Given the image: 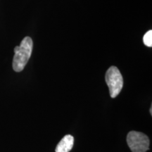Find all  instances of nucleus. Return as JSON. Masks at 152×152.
<instances>
[{
	"label": "nucleus",
	"mask_w": 152,
	"mask_h": 152,
	"mask_svg": "<svg viewBox=\"0 0 152 152\" xmlns=\"http://www.w3.org/2000/svg\"><path fill=\"white\" fill-rule=\"evenodd\" d=\"M33 42L30 37L23 38L20 46L14 48V56L13 58V69L16 72H20L24 69L28 64L32 52H33Z\"/></svg>",
	"instance_id": "nucleus-1"
},
{
	"label": "nucleus",
	"mask_w": 152,
	"mask_h": 152,
	"mask_svg": "<svg viewBox=\"0 0 152 152\" xmlns=\"http://www.w3.org/2000/svg\"><path fill=\"white\" fill-rule=\"evenodd\" d=\"M105 80L109 89L111 98H115L120 94L123 87V78L119 69L115 66H111L107 70Z\"/></svg>",
	"instance_id": "nucleus-2"
},
{
	"label": "nucleus",
	"mask_w": 152,
	"mask_h": 152,
	"mask_svg": "<svg viewBox=\"0 0 152 152\" xmlns=\"http://www.w3.org/2000/svg\"><path fill=\"white\" fill-rule=\"evenodd\" d=\"M127 143L132 152H147L149 149V139L144 133L130 131L127 135Z\"/></svg>",
	"instance_id": "nucleus-3"
},
{
	"label": "nucleus",
	"mask_w": 152,
	"mask_h": 152,
	"mask_svg": "<svg viewBox=\"0 0 152 152\" xmlns=\"http://www.w3.org/2000/svg\"><path fill=\"white\" fill-rule=\"evenodd\" d=\"M74 144V137L71 134H67L57 144L56 152H69L72 149Z\"/></svg>",
	"instance_id": "nucleus-4"
},
{
	"label": "nucleus",
	"mask_w": 152,
	"mask_h": 152,
	"mask_svg": "<svg viewBox=\"0 0 152 152\" xmlns=\"http://www.w3.org/2000/svg\"><path fill=\"white\" fill-rule=\"evenodd\" d=\"M143 42L147 47H152V30H150L145 33L143 37Z\"/></svg>",
	"instance_id": "nucleus-5"
},
{
	"label": "nucleus",
	"mask_w": 152,
	"mask_h": 152,
	"mask_svg": "<svg viewBox=\"0 0 152 152\" xmlns=\"http://www.w3.org/2000/svg\"><path fill=\"white\" fill-rule=\"evenodd\" d=\"M150 113H151V115H152V108L151 107V109H150Z\"/></svg>",
	"instance_id": "nucleus-6"
}]
</instances>
